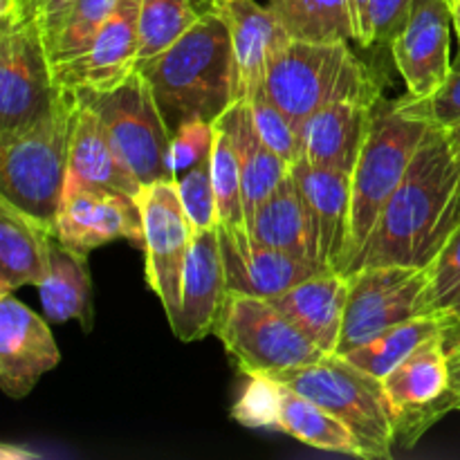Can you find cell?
<instances>
[{
  "label": "cell",
  "mask_w": 460,
  "mask_h": 460,
  "mask_svg": "<svg viewBox=\"0 0 460 460\" xmlns=\"http://www.w3.org/2000/svg\"><path fill=\"white\" fill-rule=\"evenodd\" d=\"M214 135L216 128L211 121H189V124L180 126L175 133H171L169 164L175 180L211 155Z\"/></svg>",
  "instance_id": "obj_37"
},
{
  "label": "cell",
  "mask_w": 460,
  "mask_h": 460,
  "mask_svg": "<svg viewBox=\"0 0 460 460\" xmlns=\"http://www.w3.org/2000/svg\"><path fill=\"white\" fill-rule=\"evenodd\" d=\"M67 180L90 189L121 193L133 200H137L144 187L135 178L133 171L121 162L102 117L79 99H76L75 121H72Z\"/></svg>",
  "instance_id": "obj_20"
},
{
  "label": "cell",
  "mask_w": 460,
  "mask_h": 460,
  "mask_svg": "<svg viewBox=\"0 0 460 460\" xmlns=\"http://www.w3.org/2000/svg\"><path fill=\"white\" fill-rule=\"evenodd\" d=\"M290 173L313 220L322 265L341 274L350 232V173L314 164L305 155L292 162Z\"/></svg>",
  "instance_id": "obj_19"
},
{
  "label": "cell",
  "mask_w": 460,
  "mask_h": 460,
  "mask_svg": "<svg viewBox=\"0 0 460 460\" xmlns=\"http://www.w3.org/2000/svg\"><path fill=\"white\" fill-rule=\"evenodd\" d=\"M202 12L205 9H198L193 0H142L137 66L151 61L182 39L196 25Z\"/></svg>",
  "instance_id": "obj_32"
},
{
  "label": "cell",
  "mask_w": 460,
  "mask_h": 460,
  "mask_svg": "<svg viewBox=\"0 0 460 460\" xmlns=\"http://www.w3.org/2000/svg\"><path fill=\"white\" fill-rule=\"evenodd\" d=\"M395 106L407 115L425 119L434 128L449 130L460 124V54L456 61H452V70H449L445 84L436 90L434 94L422 99L402 97L395 102Z\"/></svg>",
  "instance_id": "obj_35"
},
{
  "label": "cell",
  "mask_w": 460,
  "mask_h": 460,
  "mask_svg": "<svg viewBox=\"0 0 460 460\" xmlns=\"http://www.w3.org/2000/svg\"><path fill=\"white\" fill-rule=\"evenodd\" d=\"M270 301L323 353H337L349 301V279L344 274H314Z\"/></svg>",
  "instance_id": "obj_23"
},
{
  "label": "cell",
  "mask_w": 460,
  "mask_h": 460,
  "mask_svg": "<svg viewBox=\"0 0 460 460\" xmlns=\"http://www.w3.org/2000/svg\"><path fill=\"white\" fill-rule=\"evenodd\" d=\"M434 314L440 322V335H443L445 349H447L449 355L456 353V350H460V286L440 299Z\"/></svg>",
  "instance_id": "obj_40"
},
{
  "label": "cell",
  "mask_w": 460,
  "mask_h": 460,
  "mask_svg": "<svg viewBox=\"0 0 460 460\" xmlns=\"http://www.w3.org/2000/svg\"><path fill=\"white\" fill-rule=\"evenodd\" d=\"M142 0H117L84 54L54 67V79L70 90H111L137 66Z\"/></svg>",
  "instance_id": "obj_16"
},
{
  "label": "cell",
  "mask_w": 460,
  "mask_h": 460,
  "mask_svg": "<svg viewBox=\"0 0 460 460\" xmlns=\"http://www.w3.org/2000/svg\"><path fill=\"white\" fill-rule=\"evenodd\" d=\"M214 148H211V180L218 200V227L247 229L243 175L236 148L227 130L214 121Z\"/></svg>",
  "instance_id": "obj_33"
},
{
  "label": "cell",
  "mask_w": 460,
  "mask_h": 460,
  "mask_svg": "<svg viewBox=\"0 0 460 460\" xmlns=\"http://www.w3.org/2000/svg\"><path fill=\"white\" fill-rule=\"evenodd\" d=\"M458 189H460V184H458Z\"/></svg>",
  "instance_id": "obj_48"
},
{
  "label": "cell",
  "mask_w": 460,
  "mask_h": 460,
  "mask_svg": "<svg viewBox=\"0 0 460 460\" xmlns=\"http://www.w3.org/2000/svg\"><path fill=\"white\" fill-rule=\"evenodd\" d=\"M61 90L39 22H0V137L40 119Z\"/></svg>",
  "instance_id": "obj_10"
},
{
  "label": "cell",
  "mask_w": 460,
  "mask_h": 460,
  "mask_svg": "<svg viewBox=\"0 0 460 460\" xmlns=\"http://www.w3.org/2000/svg\"><path fill=\"white\" fill-rule=\"evenodd\" d=\"M40 304L48 322L66 323L76 319L85 331H90L93 314L90 308V270L88 254L63 245L57 236L49 243V270L45 281L39 286Z\"/></svg>",
  "instance_id": "obj_27"
},
{
  "label": "cell",
  "mask_w": 460,
  "mask_h": 460,
  "mask_svg": "<svg viewBox=\"0 0 460 460\" xmlns=\"http://www.w3.org/2000/svg\"><path fill=\"white\" fill-rule=\"evenodd\" d=\"M137 205L144 225L146 281L171 322L180 308L184 268L196 229L189 220L175 180H160L142 187Z\"/></svg>",
  "instance_id": "obj_11"
},
{
  "label": "cell",
  "mask_w": 460,
  "mask_h": 460,
  "mask_svg": "<svg viewBox=\"0 0 460 460\" xmlns=\"http://www.w3.org/2000/svg\"><path fill=\"white\" fill-rule=\"evenodd\" d=\"M377 103L340 99L319 108L301 126V155L322 166L353 173Z\"/></svg>",
  "instance_id": "obj_22"
},
{
  "label": "cell",
  "mask_w": 460,
  "mask_h": 460,
  "mask_svg": "<svg viewBox=\"0 0 460 460\" xmlns=\"http://www.w3.org/2000/svg\"><path fill=\"white\" fill-rule=\"evenodd\" d=\"M54 227L0 196V295L45 281Z\"/></svg>",
  "instance_id": "obj_24"
},
{
  "label": "cell",
  "mask_w": 460,
  "mask_h": 460,
  "mask_svg": "<svg viewBox=\"0 0 460 460\" xmlns=\"http://www.w3.org/2000/svg\"><path fill=\"white\" fill-rule=\"evenodd\" d=\"M229 286L220 252L218 227L196 229L182 279V296L171 331L184 344L205 340L216 331L227 304Z\"/></svg>",
  "instance_id": "obj_17"
},
{
  "label": "cell",
  "mask_w": 460,
  "mask_h": 460,
  "mask_svg": "<svg viewBox=\"0 0 460 460\" xmlns=\"http://www.w3.org/2000/svg\"><path fill=\"white\" fill-rule=\"evenodd\" d=\"M272 429L322 452L362 458L358 440L344 422L337 420L322 404L281 382H277V411H274Z\"/></svg>",
  "instance_id": "obj_28"
},
{
  "label": "cell",
  "mask_w": 460,
  "mask_h": 460,
  "mask_svg": "<svg viewBox=\"0 0 460 460\" xmlns=\"http://www.w3.org/2000/svg\"><path fill=\"white\" fill-rule=\"evenodd\" d=\"M247 232L261 245L277 247V250L323 268L322 259H319V243L313 220H310L305 202L290 171L277 184L272 196L261 202L254 216L247 220Z\"/></svg>",
  "instance_id": "obj_26"
},
{
  "label": "cell",
  "mask_w": 460,
  "mask_h": 460,
  "mask_svg": "<svg viewBox=\"0 0 460 460\" xmlns=\"http://www.w3.org/2000/svg\"><path fill=\"white\" fill-rule=\"evenodd\" d=\"M460 164L431 128L346 277L373 265L427 268L460 225Z\"/></svg>",
  "instance_id": "obj_1"
},
{
  "label": "cell",
  "mask_w": 460,
  "mask_h": 460,
  "mask_svg": "<svg viewBox=\"0 0 460 460\" xmlns=\"http://www.w3.org/2000/svg\"><path fill=\"white\" fill-rule=\"evenodd\" d=\"M205 3L207 9L223 18L232 36L243 76V97L263 88L268 58L290 40L274 9L256 0H205Z\"/></svg>",
  "instance_id": "obj_21"
},
{
  "label": "cell",
  "mask_w": 460,
  "mask_h": 460,
  "mask_svg": "<svg viewBox=\"0 0 460 460\" xmlns=\"http://www.w3.org/2000/svg\"><path fill=\"white\" fill-rule=\"evenodd\" d=\"M75 93L81 103L102 117L121 162L144 187L160 180H175L169 164L171 130L142 72L133 70L111 90Z\"/></svg>",
  "instance_id": "obj_8"
},
{
  "label": "cell",
  "mask_w": 460,
  "mask_h": 460,
  "mask_svg": "<svg viewBox=\"0 0 460 460\" xmlns=\"http://www.w3.org/2000/svg\"><path fill=\"white\" fill-rule=\"evenodd\" d=\"M445 137H447L449 148H452L454 157H456L458 164H460V124H458V126H454V128L445 130Z\"/></svg>",
  "instance_id": "obj_44"
},
{
  "label": "cell",
  "mask_w": 460,
  "mask_h": 460,
  "mask_svg": "<svg viewBox=\"0 0 460 460\" xmlns=\"http://www.w3.org/2000/svg\"><path fill=\"white\" fill-rule=\"evenodd\" d=\"M175 182H178L180 198H182L193 229L218 227V200H216L214 180H211V155L198 162Z\"/></svg>",
  "instance_id": "obj_36"
},
{
  "label": "cell",
  "mask_w": 460,
  "mask_h": 460,
  "mask_svg": "<svg viewBox=\"0 0 460 460\" xmlns=\"http://www.w3.org/2000/svg\"><path fill=\"white\" fill-rule=\"evenodd\" d=\"M21 3H22V0H13V16H16V9L21 7ZM12 21H13V18H12ZM0 22H9V21H0Z\"/></svg>",
  "instance_id": "obj_46"
},
{
  "label": "cell",
  "mask_w": 460,
  "mask_h": 460,
  "mask_svg": "<svg viewBox=\"0 0 460 460\" xmlns=\"http://www.w3.org/2000/svg\"><path fill=\"white\" fill-rule=\"evenodd\" d=\"M214 332L250 377L281 380L326 355L263 296L229 292Z\"/></svg>",
  "instance_id": "obj_7"
},
{
  "label": "cell",
  "mask_w": 460,
  "mask_h": 460,
  "mask_svg": "<svg viewBox=\"0 0 460 460\" xmlns=\"http://www.w3.org/2000/svg\"><path fill=\"white\" fill-rule=\"evenodd\" d=\"M135 70L151 84L171 133L189 121L214 124L243 99V76L223 18L205 9L196 25L169 49Z\"/></svg>",
  "instance_id": "obj_2"
},
{
  "label": "cell",
  "mask_w": 460,
  "mask_h": 460,
  "mask_svg": "<svg viewBox=\"0 0 460 460\" xmlns=\"http://www.w3.org/2000/svg\"><path fill=\"white\" fill-rule=\"evenodd\" d=\"M440 335V322L436 314H425V317L409 319L391 331L382 332L368 344L359 346L353 353L344 355L350 364L367 371L368 376L385 380L398 364H402L413 350L425 344L431 337Z\"/></svg>",
  "instance_id": "obj_31"
},
{
  "label": "cell",
  "mask_w": 460,
  "mask_h": 460,
  "mask_svg": "<svg viewBox=\"0 0 460 460\" xmlns=\"http://www.w3.org/2000/svg\"><path fill=\"white\" fill-rule=\"evenodd\" d=\"M58 362L61 350L48 322L13 292L0 295V386L4 395L22 400Z\"/></svg>",
  "instance_id": "obj_15"
},
{
  "label": "cell",
  "mask_w": 460,
  "mask_h": 460,
  "mask_svg": "<svg viewBox=\"0 0 460 460\" xmlns=\"http://www.w3.org/2000/svg\"><path fill=\"white\" fill-rule=\"evenodd\" d=\"M449 380H452V391L460 395V350L449 355Z\"/></svg>",
  "instance_id": "obj_43"
},
{
  "label": "cell",
  "mask_w": 460,
  "mask_h": 460,
  "mask_svg": "<svg viewBox=\"0 0 460 460\" xmlns=\"http://www.w3.org/2000/svg\"><path fill=\"white\" fill-rule=\"evenodd\" d=\"M395 413V445L413 447L416 440L449 411L458 395L449 380V353L443 335L418 346L382 380Z\"/></svg>",
  "instance_id": "obj_12"
},
{
  "label": "cell",
  "mask_w": 460,
  "mask_h": 460,
  "mask_svg": "<svg viewBox=\"0 0 460 460\" xmlns=\"http://www.w3.org/2000/svg\"><path fill=\"white\" fill-rule=\"evenodd\" d=\"M75 111V90L63 88L40 119L0 137V196L49 227L66 193Z\"/></svg>",
  "instance_id": "obj_3"
},
{
  "label": "cell",
  "mask_w": 460,
  "mask_h": 460,
  "mask_svg": "<svg viewBox=\"0 0 460 460\" xmlns=\"http://www.w3.org/2000/svg\"><path fill=\"white\" fill-rule=\"evenodd\" d=\"M218 241L229 292L274 299L314 274L331 272L277 247L261 245L247 229L218 227Z\"/></svg>",
  "instance_id": "obj_18"
},
{
  "label": "cell",
  "mask_w": 460,
  "mask_h": 460,
  "mask_svg": "<svg viewBox=\"0 0 460 460\" xmlns=\"http://www.w3.org/2000/svg\"><path fill=\"white\" fill-rule=\"evenodd\" d=\"M427 270H429V296L436 313L440 299L460 286V225L449 234Z\"/></svg>",
  "instance_id": "obj_39"
},
{
  "label": "cell",
  "mask_w": 460,
  "mask_h": 460,
  "mask_svg": "<svg viewBox=\"0 0 460 460\" xmlns=\"http://www.w3.org/2000/svg\"><path fill=\"white\" fill-rule=\"evenodd\" d=\"M115 3L117 0H66L52 12L34 18L52 67L63 66L88 49Z\"/></svg>",
  "instance_id": "obj_29"
},
{
  "label": "cell",
  "mask_w": 460,
  "mask_h": 460,
  "mask_svg": "<svg viewBox=\"0 0 460 460\" xmlns=\"http://www.w3.org/2000/svg\"><path fill=\"white\" fill-rule=\"evenodd\" d=\"M288 36L313 43L355 40L350 0H270Z\"/></svg>",
  "instance_id": "obj_30"
},
{
  "label": "cell",
  "mask_w": 460,
  "mask_h": 460,
  "mask_svg": "<svg viewBox=\"0 0 460 460\" xmlns=\"http://www.w3.org/2000/svg\"><path fill=\"white\" fill-rule=\"evenodd\" d=\"M449 7H452L454 30H456V34H458V40H460V0H449Z\"/></svg>",
  "instance_id": "obj_45"
},
{
  "label": "cell",
  "mask_w": 460,
  "mask_h": 460,
  "mask_svg": "<svg viewBox=\"0 0 460 460\" xmlns=\"http://www.w3.org/2000/svg\"><path fill=\"white\" fill-rule=\"evenodd\" d=\"M346 279L349 301L335 353L341 358L409 319L434 314L427 268L373 265Z\"/></svg>",
  "instance_id": "obj_9"
},
{
  "label": "cell",
  "mask_w": 460,
  "mask_h": 460,
  "mask_svg": "<svg viewBox=\"0 0 460 460\" xmlns=\"http://www.w3.org/2000/svg\"><path fill=\"white\" fill-rule=\"evenodd\" d=\"M367 7L368 0H350V12H353V22H355V43L359 45L364 34V22H367Z\"/></svg>",
  "instance_id": "obj_42"
},
{
  "label": "cell",
  "mask_w": 460,
  "mask_h": 460,
  "mask_svg": "<svg viewBox=\"0 0 460 460\" xmlns=\"http://www.w3.org/2000/svg\"><path fill=\"white\" fill-rule=\"evenodd\" d=\"M452 30L449 0H413L407 25L391 40L409 97H429L445 84L452 70Z\"/></svg>",
  "instance_id": "obj_14"
},
{
  "label": "cell",
  "mask_w": 460,
  "mask_h": 460,
  "mask_svg": "<svg viewBox=\"0 0 460 460\" xmlns=\"http://www.w3.org/2000/svg\"><path fill=\"white\" fill-rule=\"evenodd\" d=\"M456 411H460V395H458V400H456Z\"/></svg>",
  "instance_id": "obj_47"
},
{
  "label": "cell",
  "mask_w": 460,
  "mask_h": 460,
  "mask_svg": "<svg viewBox=\"0 0 460 460\" xmlns=\"http://www.w3.org/2000/svg\"><path fill=\"white\" fill-rule=\"evenodd\" d=\"M66 0H22L21 7L16 9V16L9 22H21V21H31V18H39L43 13L52 12L58 4H63Z\"/></svg>",
  "instance_id": "obj_41"
},
{
  "label": "cell",
  "mask_w": 460,
  "mask_h": 460,
  "mask_svg": "<svg viewBox=\"0 0 460 460\" xmlns=\"http://www.w3.org/2000/svg\"><path fill=\"white\" fill-rule=\"evenodd\" d=\"M411 7L413 0H368L359 48H371L376 43L391 45V40L407 25Z\"/></svg>",
  "instance_id": "obj_38"
},
{
  "label": "cell",
  "mask_w": 460,
  "mask_h": 460,
  "mask_svg": "<svg viewBox=\"0 0 460 460\" xmlns=\"http://www.w3.org/2000/svg\"><path fill=\"white\" fill-rule=\"evenodd\" d=\"M216 124L227 130L236 148L238 162H241L245 216L250 220L261 202L268 200L277 184L286 178L290 164L261 137L247 99H238L216 119Z\"/></svg>",
  "instance_id": "obj_25"
},
{
  "label": "cell",
  "mask_w": 460,
  "mask_h": 460,
  "mask_svg": "<svg viewBox=\"0 0 460 460\" xmlns=\"http://www.w3.org/2000/svg\"><path fill=\"white\" fill-rule=\"evenodd\" d=\"M425 119L407 115L395 102H377L359 160L350 173V232L344 277L376 229L386 202L402 182L429 130Z\"/></svg>",
  "instance_id": "obj_5"
},
{
  "label": "cell",
  "mask_w": 460,
  "mask_h": 460,
  "mask_svg": "<svg viewBox=\"0 0 460 460\" xmlns=\"http://www.w3.org/2000/svg\"><path fill=\"white\" fill-rule=\"evenodd\" d=\"M281 385L322 404L353 431L362 458L389 460L395 447V413L385 385L341 355H323L319 362L283 376Z\"/></svg>",
  "instance_id": "obj_6"
},
{
  "label": "cell",
  "mask_w": 460,
  "mask_h": 460,
  "mask_svg": "<svg viewBox=\"0 0 460 460\" xmlns=\"http://www.w3.org/2000/svg\"><path fill=\"white\" fill-rule=\"evenodd\" d=\"M265 90L299 130L319 108L340 99L380 102V85L349 43L290 39L268 58Z\"/></svg>",
  "instance_id": "obj_4"
},
{
  "label": "cell",
  "mask_w": 460,
  "mask_h": 460,
  "mask_svg": "<svg viewBox=\"0 0 460 460\" xmlns=\"http://www.w3.org/2000/svg\"><path fill=\"white\" fill-rule=\"evenodd\" d=\"M243 99L250 102L252 115H254L256 128H259L261 137H263L265 142L288 162V164H292V162L301 155L299 126L288 117V112H283L281 108L270 99L265 85Z\"/></svg>",
  "instance_id": "obj_34"
},
{
  "label": "cell",
  "mask_w": 460,
  "mask_h": 460,
  "mask_svg": "<svg viewBox=\"0 0 460 460\" xmlns=\"http://www.w3.org/2000/svg\"><path fill=\"white\" fill-rule=\"evenodd\" d=\"M54 236L63 245L84 254L119 238H126L144 250L142 211L133 198L90 189L67 180L54 225Z\"/></svg>",
  "instance_id": "obj_13"
}]
</instances>
